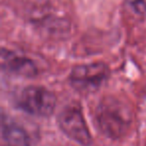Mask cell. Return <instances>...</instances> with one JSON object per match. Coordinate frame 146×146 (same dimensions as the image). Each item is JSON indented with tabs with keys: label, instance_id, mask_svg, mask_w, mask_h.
I'll return each instance as SVG.
<instances>
[{
	"label": "cell",
	"instance_id": "3",
	"mask_svg": "<svg viewBox=\"0 0 146 146\" xmlns=\"http://www.w3.org/2000/svg\"><path fill=\"white\" fill-rule=\"evenodd\" d=\"M109 76L107 65L101 62L75 66L70 73V83L76 90L91 93L98 90Z\"/></svg>",
	"mask_w": 146,
	"mask_h": 146
},
{
	"label": "cell",
	"instance_id": "1",
	"mask_svg": "<svg viewBox=\"0 0 146 146\" xmlns=\"http://www.w3.org/2000/svg\"><path fill=\"white\" fill-rule=\"evenodd\" d=\"M96 122L104 135L117 139L127 133L132 122L131 111L120 100L107 97L96 109Z\"/></svg>",
	"mask_w": 146,
	"mask_h": 146
},
{
	"label": "cell",
	"instance_id": "4",
	"mask_svg": "<svg viewBox=\"0 0 146 146\" xmlns=\"http://www.w3.org/2000/svg\"><path fill=\"white\" fill-rule=\"evenodd\" d=\"M58 124L70 139L83 146L92 143V137L81 110L76 106H68L60 112Z\"/></svg>",
	"mask_w": 146,
	"mask_h": 146
},
{
	"label": "cell",
	"instance_id": "7",
	"mask_svg": "<svg viewBox=\"0 0 146 146\" xmlns=\"http://www.w3.org/2000/svg\"><path fill=\"white\" fill-rule=\"evenodd\" d=\"M133 8L136 12L144 13L146 12V0H133L132 1Z\"/></svg>",
	"mask_w": 146,
	"mask_h": 146
},
{
	"label": "cell",
	"instance_id": "6",
	"mask_svg": "<svg viewBox=\"0 0 146 146\" xmlns=\"http://www.w3.org/2000/svg\"><path fill=\"white\" fill-rule=\"evenodd\" d=\"M2 138L6 146H30V138L22 126L10 118L2 116Z\"/></svg>",
	"mask_w": 146,
	"mask_h": 146
},
{
	"label": "cell",
	"instance_id": "2",
	"mask_svg": "<svg viewBox=\"0 0 146 146\" xmlns=\"http://www.w3.org/2000/svg\"><path fill=\"white\" fill-rule=\"evenodd\" d=\"M16 107L30 115L47 117L53 113L56 97L51 91L40 86H27L14 95Z\"/></svg>",
	"mask_w": 146,
	"mask_h": 146
},
{
	"label": "cell",
	"instance_id": "5",
	"mask_svg": "<svg viewBox=\"0 0 146 146\" xmlns=\"http://www.w3.org/2000/svg\"><path fill=\"white\" fill-rule=\"evenodd\" d=\"M1 67L5 72L21 77L32 78L38 74V69L31 59L5 48L1 50Z\"/></svg>",
	"mask_w": 146,
	"mask_h": 146
}]
</instances>
